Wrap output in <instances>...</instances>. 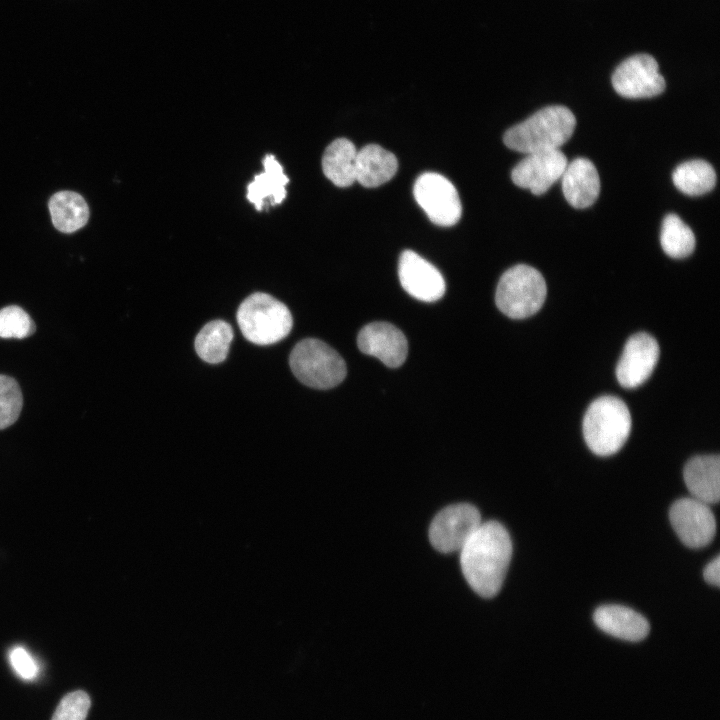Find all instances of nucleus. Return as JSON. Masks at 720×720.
Returning a JSON list of instances; mask_svg holds the SVG:
<instances>
[{
	"instance_id": "obj_1",
	"label": "nucleus",
	"mask_w": 720,
	"mask_h": 720,
	"mask_svg": "<svg viewBox=\"0 0 720 720\" xmlns=\"http://www.w3.org/2000/svg\"><path fill=\"white\" fill-rule=\"evenodd\" d=\"M460 565L471 588L484 598L501 589L512 556V542L497 521L482 522L461 548Z\"/></svg>"
},
{
	"instance_id": "obj_2",
	"label": "nucleus",
	"mask_w": 720,
	"mask_h": 720,
	"mask_svg": "<svg viewBox=\"0 0 720 720\" xmlns=\"http://www.w3.org/2000/svg\"><path fill=\"white\" fill-rule=\"evenodd\" d=\"M575 126L576 119L570 109L547 106L509 128L503 141L508 148L525 154L555 150L570 139Z\"/></svg>"
},
{
	"instance_id": "obj_3",
	"label": "nucleus",
	"mask_w": 720,
	"mask_h": 720,
	"mask_svg": "<svg viewBox=\"0 0 720 720\" xmlns=\"http://www.w3.org/2000/svg\"><path fill=\"white\" fill-rule=\"evenodd\" d=\"M631 425V415L625 402L606 395L589 405L583 419V436L593 453L609 456L625 444Z\"/></svg>"
},
{
	"instance_id": "obj_4",
	"label": "nucleus",
	"mask_w": 720,
	"mask_h": 720,
	"mask_svg": "<svg viewBox=\"0 0 720 720\" xmlns=\"http://www.w3.org/2000/svg\"><path fill=\"white\" fill-rule=\"evenodd\" d=\"M237 322L243 336L257 345H270L284 339L293 325L285 304L273 296L256 292L239 306Z\"/></svg>"
},
{
	"instance_id": "obj_5",
	"label": "nucleus",
	"mask_w": 720,
	"mask_h": 720,
	"mask_svg": "<svg viewBox=\"0 0 720 720\" xmlns=\"http://www.w3.org/2000/svg\"><path fill=\"white\" fill-rule=\"evenodd\" d=\"M546 294L547 286L542 274L529 265L518 264L500 277L495 302L509 318L523 319L539 311Z\"/></svg>"
},
{
	"instance_id": "obj_6",
	"label": "nucleus",
	"mask_w": 720,
	"mask_h": 720,
	"mask_svg": "<svg viewBox=\"0 0 720 720\" xmlns=\"http://www.w3.org/2000/svg\"><path fill=\"white\" fill-rule=\"evenodd\" d=\"M295 377L315 389H330L340 384L347 373L343 358L321 340L307 338L298 342L289 356Z\"/></svg>"
},
{
	"instance_id": "obj_7",
	"label": "nucleus",
	"mask_w": 720,
	"mask_h": 720,
	"mask_svg": "<svg viewBox=\"0 0 720 720\" xmlns=\"http://www.w3.org/2000/svg\"><path fill=\"white\" fill-rule=\"evenodd\" d=\"M481 523L480 512L475 506L453 504L434 517L429 528V540L439 552H459Z\"/></svg>"
},
{
	"instance_id": "obj_8",
	"label": "nucleus",
	"mask_w": 720,
	"mask_h": 720,
	"mask_svg": "<svg viewBox=\"0 0 720 720\" xmlns=\"http://www.w3.org/2000/svg\"><path fill=\"white\" fill-rule=\"evenodd\" d=\"M413 193L416 202L428 218L440 226L456 224L462 213L458 192L444 176L426 172L415 181Z\"/></svg>"
},
{
	"instance_id": "obj_9",
	"label": "nucleus",
	"mask_w": 720,
	"mask_h": 720,
	"mask_svg": "<svg viewBox=\"0 0 720 720\" xmlns=\"http://www.w3.org/2000/svg\"><path fill=\"white\" fill-rule=\"evenodd\" d=\"M614 90L625 98H650L666 87L657 61L648 54H637L624 60L612 75Z\"/></svg>"
},
{
	"instance_id": "obj_10",
	"label": "nucleus",
	"mask_w": 720,
	"mask_h": 720,
	"mask_svg": "<svg viewBox=\"0 0 720 720\" xmlns=\"http://www.w3.org/2000/svg\"><path fill=\"white\" fill-rule=\"evenodd\" d=\"M671 525L690 548L708 545L716 533V520L708 504L693 497L675 501L669 511Z\"/></svg>"
},
{
	"instance_id": "obj_11",
	"label": "nucleus",
	"mask_w": 720,
	"mask_h": 720,
	"mask_svg": "<svg viewBox=\"0 0 720 720\" xmlns=\"http://www.w3.org/2000/svg\"><path fill=\"white\" fill-rule=\"evenodd\" d=\"M567 164L559 149L530 153L513 168L511 179L515 185L541 195L562 177Z\"/></svg>"
},
{
	"instance_id": "obj_12",
	"label": "nucleus",
	"mask_w": 720,
	"mask_h": 720,
	"mask_svg": "<svg viewBox=\"0 0 720 720\" xmlns=\"http://www.w3.org/2000/svg\"><path fill=\"white\" fill-rule=\"evenodd\" d=\"M659 345L654 337L641 332L626 342L616 367L617 380L625 388L643 384L652 374L659 358Z\"/></svg>"
},
{
	"instance_id": "obj_13",
	"label": "nucleus",
	"mask_w": 720,
	"mask_h": 720,
	"mask_svg": "<svg viewBox=\"0 0 720 720\" xmlns=\"http://www.w3.org/2000/svg\"><path fill=\"white\" fill-rule=\"evenodd\" d=\"M398 275L403 289L424 302L442 298L446 284L440 271L412 250H405L399 258Z\"/></svg>"
},
{
	"instance_id": "obj_14",
	"label": "nucleus",
	"mask_w": 720,
	"mask_h": 720,
	"mask_svg": "<svg viewBox=\"0 0 720 720\" xmlns=\"http://www.w3.org/2000/svg\"><path fill=\"white\" fill-rule=\"evenodd\" d=\"M357 344L361 352L378 358L390 368L401 366L408 353L405 335L388 322H373L364 326L358 334Z\"/></svg>"
},
{
	"instance_id": "obj_15",
	"label": "nucleus",
	"mask_w": 720,
	"mask_h": 720,
	"mask_svg": "<svg viewBox=\"0 0 720 720\" xmlns=\"http://www.w3.org/2000/svg\"><path fill=\"white\" fill-rule=\"evenodd\" d=\"M562 191L574 208L591 206L600 193V179L595 165L586 158H576L567 164L562 175Z\"/></svg>"
},
{
	"instance_id": "obj_16",
	"label": "nucleus",
	"mask_w": 720,
	"mask_h": 720,
	"mask_svg": "<svg viewBox=\"0 0 720 720\" xmlns=\"http://www.w3.org/2000/svg\"><path fill=\"white\" fill-rule=\"evenodd\" d=\"M684 482L692 497L708 505L720 498V458L699 455L691 458L683 470Z\"/></svg>"
},
{
	"instance_id": "obj_17",
	"label": "nucleus",
	"mask_w": 720,
	"mask_h": 720,
	"mask_svg": "<svg viewBox=\"0 0 720 720\" xmlns=\"http://www.w3.org/2000/svg\"><path fill=\"white\" fill-rule=\"evenodd\" d=\"M594 622L605 633L627 641H640L650 630L647 619L622 605H603L594 612Z\"/></svg>"
},
{
	"instance_id": "obj_18",
	"label": "nucleus",
	"mask_w": 720,
	"mask_h": 720,
	"mask_svg": "<svg viewBox=\"0 0 720 720\" xmlns=\"http://www.w3.org/2000/svg\"><path fill=\"white\" fill-rule=\"evenodd\" d=\"M263 172L254 176V180L247 186V199L258 211L268 205L274 206L282 203L286 197V185L289 182L283 167L272 154L263 159Z\"/></svg>"
},
{
	"instance_id": "obj_19",
	"label": "nucleus",
	"mask_w": 720,
	"mask_h": 720,
	"mask_svg": "<svg viewBox=\"0 0 720 720\" xmlns=\"http://www.w3.org/2000/svg\"><path fill=\"white\" fill-rule=\"evenodd\" d=\"M398 169L395 155L376 144H369L357 151L355 179L362 186L373 188L393 178Z\"/></svg>"
},
{
	"instance_id": "obj_20",
	"label": "nucleus",
	"mask_w": 720,
	"mask_h": 720,
	"mask_svg": "<svg viewBox=\"0 0 720 720\" xmlns=\"http://www.w3.org/2000/svg\"><path fill=\"white\" fill-rule=\"evenodd\" d=\"M357 150L354 144L345 138L334 140L325 149L322 157L323 173L334 185L348 187L355 179Z\"/></svg>"
},
{
	"instance_id": "obj_21",
	"label": "nucleus",
	"mask_w": 720,
	"mask_h": 720,
	"mask_svg": "<svg viewBox=\"0 0 720 720\" xmlns=\"http://www.w3.org/2000/svg\"><path fill=\"white\" fill-rule=\"evenodd\" d=\"M53 225L61 232L72 233L88 221L89 209L84 198L72 191H60L49 201Z\"/></svg>"
},
{
	"instance_id": "obj_22",
	"label": "nucleus",
	"mask_w": 720,
	"mask_h": 720,
	"mask_svg": "<svg viewBox=\"0 0 720 720\" xmlns=\"http://www.w3.org/2000/svg\"><path fill=\"white\" fill-rule=\"evenodd\" d=\"M233 340V329L223 320L208 322L195 338V350L205 362L217 364L228 355Z\"/></svg>"
},
{
	"instance_id": "obj_23",
	"label": "nucleus",
	"mask_w": 720,
	"mask_h": 720,
	"mask_svg": "<svg viewBox=\"0 0 720 720\" xmlns=\"http://www.w3.org/2000/svg\"><path fill=\"white\" fill-rule=\"evenodd\" d=\"M674 185L682 193L699 196L711 191L716 184L714 168L704 160H690L680 164L672 174Z\"/></svg>"
},
{
	"instance_id": "obj_24",
	"label": "nucleus",
	"mask_w": 720,
	"mask_h": 720,
	"mask_svg": "<svg viewBox=\"0 0 720 720\" xmlns=\"http://www.w3.org/2000/svg\"><path fill=\"white\" fill-rule=\"evenodd\" d=\"M660 243L663 251L672 258H684L695 249V236L691 228L676 214H668L662 223Z\"/></svg>"
},
{
	"instance_id": "obj_25",
	"label": "nucleus",
	"mask_w": 720,
	"mask_h": 720,
	"mask_svg": "<svg viewBox=\"0 0 720 720\" xmlns=\"http://www.w3.org/2000/svg\"><path fill=\"white\" fill-rule=\"evenodd\" d=\"M23 406V396L17 381L0 375V430L11 426L18 419Z\"/></svg>"
},
{
	"instance_id": "obj_26",
	"label": "nucleus",
	"mask_w": 720,
	"mask_h": 720,
	"mask_svg": "<svg viewBox=\"0 0 720 720\" xmlns=\"http://www.w3.org/2000/svg\"><path fill=\"white\" fill-rule=\"evenodd\" d=\"M35 332V324L21 307L11 305L0 309V337L23 339Z\"/></svg>"
},
{
	"instance_id": "obj_27",
	"label": "nucleus",
	"mask_w": 720,
	"mask_h": 720,
	"mask_svg": "<svg viewBox=\"0 0 720 720\" xmlns=\"http://www.w3.org/2000/svg\"><path fill=\"white\" fill-rule=\"evenodd\" d=\"M91 705L89 695L81 690L66 694L58 704L52 720H85Z\"/></svg>"
},
{
	"instance_id": "obj_28",
	"label": "nucleus",
	"mask_w": 720,
	"mask_h": 720,
	"mask_svg": "<svg viewBox=\"0 0 720 720\" xmlns=\"http://www.w3.org/2000/svg\"><path fill=\"white\" fill-rule=\"evenodd\" d=\"M9 661L17 675L24 680H33L39 673L36 661L23 647H14L9 652Z\"/></svg>"
},
{
	"instance_id": "obj_29",
	"label": "nucleus",
	"mask_w": 720,
	"mask_h": 720,
	"mask_svg": "<svg viewBox=\"0 0 720 720\" xmlns=\"http://www.w3.org/2000/svg\"><path fill=\"white\" fill-rule=\"evenodd\" d=\"M703 576L707 583L719 587L720 585V557L716 556L703 570Z\"/></svg>"
}]
</instances>
